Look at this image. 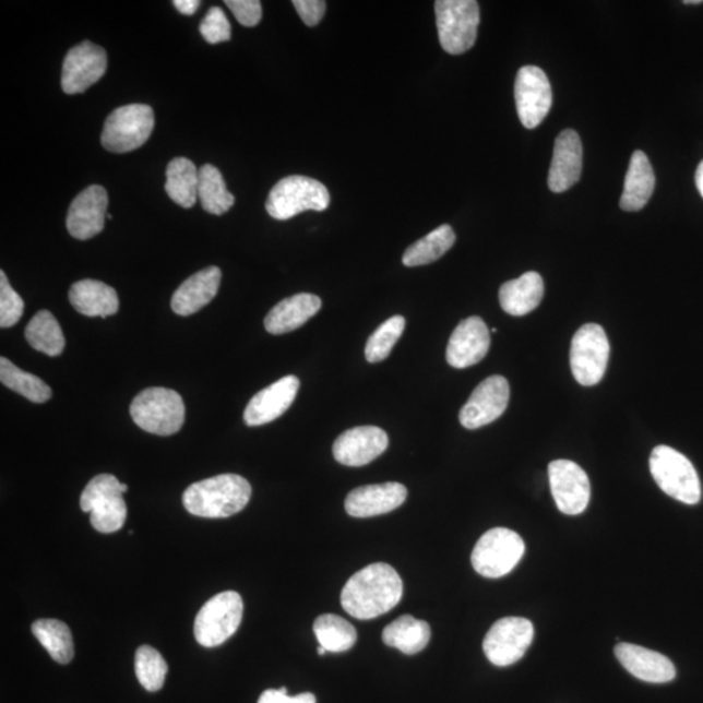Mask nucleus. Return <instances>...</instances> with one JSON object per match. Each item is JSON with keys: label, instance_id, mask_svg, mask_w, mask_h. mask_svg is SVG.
Segmentation results:
<instances>
[{"label": "nucleus", "instance_id": "obj_30", "mask_svg": "<svg viewBox=\"0 0 703 703\" xmlns=\"http://www.w3.org/2000/svg\"><path fill=\"white\" fill-rule=\"evenodd\" d=\"M166 192L175 204L192 207L199 199L200 171L192 160L175 158L166 170Z\"/></svg>", "mask_w": 703, "mask_h": 703}, {"label": "nucleus", "instance_id": "obj_38", "mask_svg": "<svg viewBox=\"0 0 703 703\" xmlns=\"http://www.w3.org/2000/svg\"><path fill=\"white\" fill-rule=\"evenodd\" d=\"M405 329V318L402 315L391 317L390 320L382 323L376 330V333L369 337L367 347H365V357L368 362H381L386 360L392 348L401 339Z\"/></svg>", "mask_w": 703, "mask_h": 703}, {"label": "nucleus", "instance_id": "obj_27", "mask_svg": "<svg viewBox=\"0 0 703 703\" xmlns=\"http://www.w3.org/2000/svg\"><path fill=\"white\" fill-rule=\"evenodd\" d=\"M70 301L80 314L107 318L118 313L117 290L107 284L85 279L74 283L70 289Z\"/></svg>", "mask_w": 703, "mask_h": 703}, {"label": "nucleus", "instance_id": "obj_22", "mask_svg": "<svg viewBox=\"0 0 703 703\" xmlns=\"http://www.w3.org/2000/svg\"><path fill=\"white\" fill-rule=\"evenodd\" d=\"M407 496L405 486L397 482L361 486L348 493L346 511L357 519L380 516L398 509Z\"/></svg>", "mask_w": 703, "mask_h": 703}, {"label": "nucleus", "instance_id": "obj_39", "mask_svg": "<svg viewBox=\"0 0 703 703\" xmlns=\"http://www.w3.org/2000/svg\"><path fill=\"white\" fill-rule=\"evenodd\" d=\"M24 301L11 287L4 272H0V327L9 329L22 320Z\"/></svg>", "mask_w": 703, "mask_h": 703}, {"label": "nucleus", "instance_id": "obj_23", "mask_svg": "<svg viewBox=\"0 0 703 703\" xmlns=\"http://www.w3.org/2000/svg\"><path fill=\"white\" fill-rule=\"evenodd\" d=\"M615 655L628 672L642 681L665 684L675 679L672 662L660 653L624 642L615 646Z\"/></svg>", "mask_w": 703, "mask_h": 703}, {"label": "nucleus", "instance_id": "obj_18", "mask_svg": "<svg viewBox=\"0 0 703 703\" xmlns=\"http://www.w3.org/2000/svg\"><path fill=\"white\" fill-rule=\"evenodd\" d=\"M490 331L479 317L466 318L452 333L445 358L452 368L465 369L482 361L490 349Z\"/></svg>", "mask_w": 703, "mask_h": 703}, {"label": "nucleus", "instance_id": "obj_35", "mask_svg": "<svg viewBox=\"0 0 703 703\" xmlns=\"http://www.w3.org/2000/svg\"><path fill=\"white\" fill-rule=\"evenodd\" d=\"M313 630L320 646L330 653H343L354 647L357 641L355 627L334 613H324L314 621Z\"/></svg>", "mask_w": 703, "mask_h": 703}, {"label": "nucleus", "instance_id": "obj_9", "mask_svg": "<svg viewBox=\"0 0 703 703\" xmlns=\"http://www.w3.org/2000/svg\"><path fill=\"white\" fill-rule=\"evenodd\" d=\"M120 485L115 476L99 475L81 493V510L91 512V523L99 533L118 532L126 523L127 504Z\"/></svg>", "mask_w": 703, "mask_h": 703}, {"label": "nucleus", "instance_id": "obj_41", "mask_svg": "<svg viewBox=\"0 0 703 703\" xmlns=\"http://www.w3.org/2000/svg\"><path fill=\"white\" fill-rule=\"evenodd\" d=\"M225 4L241 25L252 28V26L260 24L262 19L260 0H226Z\"/></svg>", "mask_w": 703, "mask_h": 703}, {"label": "nucleus", "instance_id": "obj_47", "mask_svg": "<svg viewBox=\"0 0 703 703\" xmlns=\"http://www.w3.org/2000/svg\"><path fill=\"white\" fill-rule=\"evenodd\" d=\"M317 652H318V654H320V655H324V653H326L327 651H326V648H324V647L320 646V647H318V651H317Z\"/></svg>", "mask_w": 703, "mask_h": 703}, {"label": "nucleus", "instance_id": "obj_29", "mask_svg": "<svg viewBox=\"0 0 703 703\" xmlns=\"http://www.w3.org/2000/svg\"><path fill=\"white\" fill-rule=\"evenodd\" d=\"M431 639L430 625L410 615H403L392 621L382 633L384 644L407 655H415L428 646Z\"/></svg>", "mask_w": 703, "mask_h": 703}, {"label": "nucleus", "instance_id": "obj_42", "mask_svg": "<svg viewBox=\"0 0 703 703\" xmlns=\"http://www.w3.org/2000/svg\"><path fill=\"white\" fill-rule=\"evenodd\" d=\"M293 4L303 24L308 26L320 24L327 7L324 0H294Z\"/></svg>", "mask_w": 703, "mask_h": 703}, {"label": "nucleus", "instance_id": "obj_25", "mask_svg": "<svg viewBox=\"0 0 703 703\" xmlns=\"http://www.w3.org/2000/svg\"><path fill=\"white\" fill-rule=\"evenodd\" d=\"M322 301L312 294H299L287 297L275 306L265 318L267 333L282 335L290 333L306 324L310 318L320 312Z\"/></svg>", "mask_w": 703, "mask_h": 703}, {"label": "nucleus", "instance_id": "obj_2", "mask_svg": "<svg viewBox=\"0 0 703 703\" xmlns=\"http://www.w3.org/2000/svg\"><path fill=\"white\" fill-rule=\"evenodd\" d=\"M252 486L245 477L221 475L195 482L182 496V504L193 516L226 519L245 510Z\"/></svg>", "mask_w": 703, "mask_h": 703}, {"label": "nucleus", "instance_id": "obj_1", "mask_svg": "<svg viewBox=\"0 0 703 703\" xmlns=\"http://www.w3.org/2000/svg\"><path fill=\"white\" fill-rule=\"evenodd\" d=\"M403 591V580L394 568L386 563L370 564L347 581L342 606L356 619H376L398 605Z\"/></svg>", "mask_w": 703, "mask_h": 703}, {"label": "nucleus", "instance_id": "obj_32", "mask_svg": "<svg viewBox=\"0 0 703 703\" xmlns=\"http://www.w3.org/2000/svg\"><path fill=\"white\" fill-rule=\"evenodd\" d=\"M32 632L51 658L60 665H69L74 657L72 633L69 625L56 619H39L32 625Z\"/></svg>", "mask_w": 703, "mask_h": 703}, {"label": "nucleus", "instance_id": "obj_43", "mask_svg": "<svg viewBox=\"0 0 703 703\" xmlns=\"http://www.w3.org/2000/svg\"><path fill=\"white\" fill-rule=\"evenodd\" d=\"M259 703H317L314 694L312 693H301L299 695L287 694V689H269V691L263 692L259 700Z\"/></svg>", "mask_w": 703, "mask_h": 703}, {"label": "nucleus", "instance_id": "obj_10", "mask_svg": "<svg viewBox=\"0 0 703 703\" xmlns=\"http://www.w3.org/2000/svg\"><path fill=\"white\" fill-rule=\"evenodd\" d=\"M153 130V108L140 104L128 105L108 115L100 141L108 152L130 153L144 145Z\"/></svg>", "mask_w": 703, "mask_h": 703}, {"label": "nucleus", "instance_id": "obj_34", "mask_svg": "<svg viewBox=\"0 0 703 703\" xmlns=\"http://www.w3.org/2000/svg\"><path fill=\"white\" fill-rule=\"evenodd\" d=\"M199 199L208 214H226L235 205V195L227 191L226 181L218 168L204 165L200 168Z\"/></svg>", "mask_w": 703, "mask_h": 703}, {"label": "nucleus", "instance_id": "obj_21", "mask_svg": "<svg viewBox=\"0 0 703 703\" xmlns=\"http://www.w3.org/2000/svg\"><path fill=\"white\" fill-rule=\"evenodd\" d=\"M583 144L579 133L565 130L559 134L553 145L549 172V188L553 193H563L572 188L583 172Z\"/></svg>", "mask_w": 703, "mask_h": 703}, {"label": "nucleus", "instance_id": "obj_19", "mask_svg": "<svg viewBox=\"0 0 703 703\" xmlns=\"http://www.w3.org/2000/svg\"><path fill=\"white\" fill-rule=\"evenodd\" d=\"M108 195L100 186H91L72 201L67 229L74 239L87 240L104 231Z\"/></svg>", "mask_w": 703, "mask_h": 703}, {"label": "nucleus", "instance_id": "obj_46", "mask_svg": "<svg viewBox=\"0 0 703 703\" xmlns=\"http://www.w3.org/2000/svg\"><path fill=\"white\" fill-rule=\"evenodd\" d=\"M686 4H701L702 0H686Z\"/></svg>", "mask_w": 703, "mask_h": 703}, {"label": "nucleus", "instance_id": "obj_7", "mask_svg": "<svg viewBox=\"0 0 703 703\" xmlns=\"http://www.w3.org/2000/svg\"><path fill=\"white\" fill-rule=\"evenodd\" d=\"M245 604L239 593L223 592L202 606L194 621V638L201 646L216 647L239 630Z\"/></svg>", "mask_w": 703, "mask_h": 703}, {"label": "nucleus", "instance_id": "obj_15", "mask_svg": "<svg viewBox=\"0 0 703 703\" xmlns=\"http://www.w3.org/2000/svg\"><path fill=\"white\" fill-rule=\"evenodd\" d=\"M510 384L502 376H492L478 384L469 401L460 410V424L475 430L502 416L509 407Z\"/></svg>", "mask_w": 703, "mask_h": 703}, {"label": "nucleus", "instance_id": "obj_44", "mask_svg": "<svg viewBox=\"0 0 703 703\" xmlns=\"http://www.w3.org/2000/svg\"><path fill=\"white\" fill-rule=\"evenodd\" d=\"M172 4L182 15L192 16L201 5L200 0H174Z\"/></svg>", "mask_w": 703, "mask_h": 703}, {"label": "nucleus", "instance_id": "obj_45", "mask_svg": "<svg viewBox=\"0 0 703 703\" xmlns=\"http://www.w3.org/2000/svg\"><path fill=\"white\" fill-rule=\"evenodd\" d=\"M695 186H698L699 192L703 198V160L695 171Z\"/></svg>", "mask_w": 703, "mask_h": 703}, {"label": "nucleus", "instance_id": "obj_3", "mask_svg": "<svg viewBox=\"0 0 703 703\" xmlns=\"http://www.w3.org/2000/svg\"><path fill=\"white\" fill-rule=\"evenodd\" d=\"M134 424L151 434L168 437L180 431L186 421V405L174 390L146 389L131 404Z\"/></svg>", "mask_w": 703, "mask_h": 703}, {"label": "nucleus", "instance_id": "obj_20", "mask_svg": "<svg viewBox=\"0 0 703 703\" xmlns=\"http://www.w3.org/2000/svg\"><path fill=\"white\" fill-rule=\"evenodd\" d=\"M300 389L299 378L287 376L276 381L252 397L245 412L248 426H261L273 422L295 402Z\"/></svg>", "mask_w": 703, "mask_h": 703}, {"label": "nucleus", "instance_id": "obj_8", "mask_svg": "<svg viewBox=\"0 0 703 703\" xmlns=\"http://www.w3.org/2000/svg\"><path fill=\"white\" fill-rule=\"evenodd\" d=\"M524 552V540L516 532L493 527L479 538L473 549L472 565L484 577H503L519 564Z\"/></svg>", "mask_w": 703, "mask_h": 703}, {"label": "nucleus", "instance_id": "obj_33", "mask_svg": "<svg viewBox=\"0 0 703 703\" xmlns=\"http://www.w3.org/2000/svg\"><path fill=\"white\" fill-rule=\"evenodd\" d=\"M25 337L32 348L51 357L62 355L65 347L63 331L49 310H40L32 318Z\"/></svg>", "mask_w": 703, "mask_h": 703}, {"label": "nucleus", "instance_id": "obj_40", "mask_svg": "<svg viewBox=\"0 0 703 703\" xmlns=\"http://www.w3.org/2000/svg\"><path fill=\"white\" fill-rule=\"evenodd\" d=\"M200 32L207 44L216 45L231 39V24L221 7H213L202 20Z\"/></svg>", "mask_w": 703, "mask_h": 703}, {"label": "nucleus", "instance_id": "obj_11", "mask_svg": "<svg viewBox=\"0 0 703 703\" xmlns=\"http://www.w3.org/2000/svg\"><path fill=\"white\" fill-rule=\"evenodd\" d=\"M608 358L610 343L599 324L587 323L574 334L571 344V369L580 384H598L605 377Z\"/></svg>", "mask_w": 703, "mask_h": 703}, {"label": "nucleus", "instance_id": "obj_16", "mask_svg": "<svg viewBox=\"0 0 703 703\" xmlns=\"http://www.w3.org/2000/svg\"><path fill=\"white\" fill-rule=\"evenodd\" d=\"M106 70V51L91 40H84L67 53L62 71V90L67 94L84 93L104 78Z\"/></svg>", "mask_w": 703, "mask_h": 703}, {"label": "nucleus", "instance_id": "obj_24", "mask_svg": "<svg viewBox=\"0 0 703 703\" xmlns=\"http://www.w3.org/2000/svg\"><path fill=\"white\" fill-rule=\"evenodd\" d=\"M221 281L222 272L216 266L206 267L192 275L176 289L171 300L174 312L182 317L198 313L218 294Z\"/></svg>", "mask_w": 703, "mask_h": 703}, {"label": "nucleus", "instance_id": "obj_31", "mask_svg": "<svg viewBox=\"0 0 703 703\" xmlns=\"http://www.w3.org/2000/svg\"><path fill=\"white\" fill-rule=\"evenodd\" d=\"M456 235L449 225H442L412 245L403 255L404 266L416 267L436 262L454 247Z\"/></svg>", "mask_w": 703, "mask_h": 703}, {"label": "nucleus", "instance_id": "obj_6", "mask_svg": "<svg viewBox=\"0 0 703 703\" xmlns=\"http://www.w3.org/2000/svg\"><path fill=\"white\" fill-rule=\"evenodd\" d=\"M436 15L439 43L445 52L460 56L475 46L479 25L476 0H438Z\"/></svg>", "mask_w": 703, "mask_h": 703}, {"label": "nucleus", "instance_id": "obj_26", "mask_svg": "<svg viewBox=\"0 0 703 703\" xmlns=\"http://www.w3.org/2000/svg\"><path fill=\"white\" fill-rule=\"evenodd\" d=\"M545 284L543 276L529 272L503 284L499 290L500 307L513 317H523L543 302Z\"/></svg>", "mask_w": 703, "mask_h": 703}, {"label": "nucleus", "instance_id": "obj_37", "mask_svg": "<svg viewBox=\"0 0 703 703\" xmlns=\"http://www.w3.org/2000/svg\"><path fill=\"white\" fill-rule=\"evenodd\" d=\"M140 684L148 692H158L165 684L168 666L158 651L152 646H140L134 658Z\"/></svg>", "mask_w": 703, "mask_h": 703}, {"label": "nucleus", "instance_id": "obj_48", "mask_svg": "<svg viewBox=\"0 0 703 703\" xmlns=\"http://www.w3.org/2000/svg\"><path fill=\"white\" fill-rule=\"evenodd\" d=\"M106 218L111 221V219H112V215H111V214H107Z\"/></svg>", "mask_w": 703, "mask_h": 703}, {"label": "nucleus", "instance_id": "obj_5", "mask_svg": "<svg viewBox=\"0 0 703 703\" xmlns=\"http://www.w3.org/2000/svg\"><path fill=\"white\" fill-rule=\"evenodd\" d=\"M648 464L654 481L667 496L689 505L700 503L701 482L691 460L668 445H658Z\"/></svg>", "mask_w": 703, "mask_h": 703}, {"label": "nucleus", "instance_id": "obj_17", "mask_svg": "<svg viewBox=\"0 0 703 703\" xmlns=\"http://www.w3.org/2000/svg\"><path fill=\"white\" fill-rule=\"evenodd\" d=\"M388 448L386 431L377 426H357L337 437L333 454L343 465L364 466L380 457Z\"/></svg>", "mask_w": 703, "mask_h": 703}, {"label": "nucleus", "instance_id": "obj_13", "mask_svg": "<svg viewBox=\"0 0 703 703\" xmlns=\"http://www.w3.org/2000/svg\"><path fill=\"white\" fill-rule=\"evenodd\" d=\"M515 100L520 121L527 130L537 128L552 106V91L546 73L536 65H525L517 72Z\"/></svg>", "mask_w": 703, "mask_h": 703}, {"label": "nucleus", "instance_id": "obj_12", "mask_svg": "<svg viewBox=\"0 0 703 703\" xmlns=\"http://www.w3.org/2000/svg\"><path fill=\"white\" fill-rule=\"evenodd\" d=\"M534 628L524 618H503L490 628L484 640V652L493 666L507 667L522 659L531 647Z\"/></svg>", "mask_w": 703, "mask_h": 703}, {"label": "nucleus", "instance_id": "obj_4", "mask_svg": "<svg viewBox=\"0 0 703 703\" xmlns=\"http://www.w3.org/2000/svg\"><path fill=\"white\" fill-rule=\"evenodd\" d=\"M329 189L308 176L293 175L276 182L266 201L274 219L287 221L303 212H324L330 206Z\"/></svg>", "mask_w": 703, "mask_h": 703}, {"label": "nucleus", "instance_id": "obj_14", "mask_svg": "<svg viewBox=\"0 0 703 703\" xmlns=\"http://www.w3.org/2000/svg\"><path fill=\"white\" fill-rule=\"evenodd\" d=\"M550 488L560 512L576 516L591 502V481L585 470L570 460H556L549 465Z\"/></svg>", "mask_w": 703, "mask_h": 703}, {"label": "nucleus", "instance_id": "obj_36", "mask_svg": "<svg viewBox=\"0 0 703 703\" xmlns=\"http://www.w3.org/2000/svg\"><path fill=\"white\" fill-rule=\"evenodd\" d=\"M0 381L32 403L43 404L52 396L51 389L40 378L19 369L5 357L0 358Z\"/></svg>", "mask_w": 703, "mask_h": 703}, {"label": "nucleus", "instance_id": "obj_28", "mask_svg": "<svg viewBox=\"0 0 703 703\" xmlns=\"http://www.w3.org/2000/svg\"><path fill=\"white\" fill-rule=\"evenodd\" d=\"M654 188L655 175L651 160L644 152L635 151L628 167L620 207L624 212H640L651 200Z\"/></svg>", "mask_w": 703, "mask_h": 703}]
</instances>
